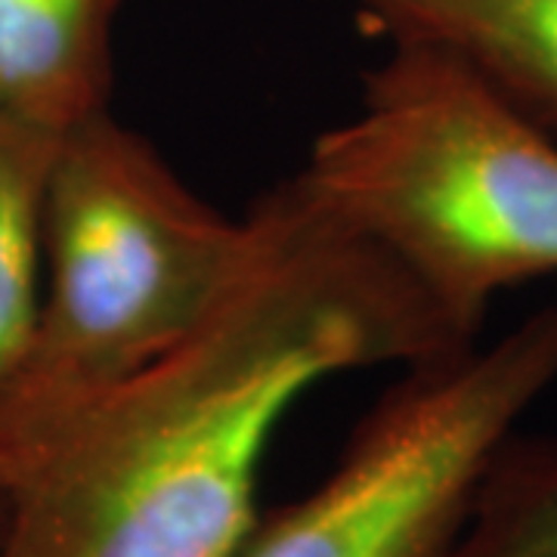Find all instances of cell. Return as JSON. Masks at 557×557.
I'll use <instances>...</instances> for the list:
<instances>
[{"mask_svg": "<svg viewBox=\"0 0 557 557\" xmlns=\"http://www.w3.org/2000/svg\"><path fill=\"white\" fill-rule=\"evenodd\" d=\"M258 245L199 329L16 437L0 557H236L270 440L307 391L468 350L412 278L298 174L255 205Z\"/></svg>", "mask_w": 557, "mask_h": 557, "instance_id": "6da1fadb", "label": "cell"}, {"mask_svg": "<svg viewBox=\"0 0 557 557\" xmlns=\"http://www.w3.org/2000/svg\"><path fill=\"white\" fill-rule=\"evenodd\" d=\"M60 134L0 121V391L35 338L44 288V199Z\"/></svg>", "mask_w": 557, "mask_h": 557, "instance_id": "52a82bcc", "label": "cell"}, {"mask_svg": "<svg viewBox=\"0 0 557 557\" xmlns=\"http://www.w3.org/2000/svg\"><path fill=\"white\" fill-rule=\"evenodd\" d=\"M258 245L112 112L60 139L44 199V288L25 362L0 391V437L100 397L218 310Z\"/></svg>", "mask_w": 557, "mask_h": 557, "instance_id": "3957f363", "label": "cell"}, {"mask_svg": "<svg viewBox=\"0 0 557 557\" xmlns=\"http://www.w3.org/2000/svg\"><path fill=\"white\" fill-rule=\"evenodd\" d=\"M10 483H13V453H10V446L0 440V536H3L7 508H10Z\"/></svg>", "mask_w": 557, "mask_h": 557, "instance_id": "9c48e42d", "label": "cell"}, {"mask_svg": "<svg viewBox=\"0 0 557 557\" xmlns=\"http://www.w3.org/2000/svg\"><path fill=\"white\" fill-rule=\"evenodd\" d=\"M449 557H557V440H505Z\"/></svg>", "mask_w": 557, "mask_h": 557, "instance_id": "ba28073f", "label": "cell"}, {"mask_svg": "<svg viewBox=\"0 0 557 557\" xmlns=\"http://www.w3.org/2000/svg\"><path fill=\"white\" fill-rule=\"evenodd\" d=\"M121 0H0V121L65 137L112 112Z\"/></svg>", "mask_w": 557, "mask_h": 557, "instance_id": "5b68a950", "label": "cell"}, {"mask_svg": "<svg viewBox=\"0 0 557 557\" xmlns=\"http://www.w3.org/2000/svg\"><path fill=\"white\" fill-rule=\"evenodd\" d=\"M387 44L437 50L557 137V0H354Z\"/></svg>", "mask_w": 557, "mask_h": 557, "instance_id": "8992f818", "label": "cell"}, {"mask_svg": "<svg viewBox=\"0 0 557 557\" xmlns=\"http://www.w3.org/2000/svg\"><path fill=\"white\" fill-rule=\"evenodd\" d=\"M332 474L236 557H449L486 468L557 384V304L486 347L399 369Z\"/></svg>", "mask_w": 557, "mask_h": 557, "instance_id": "277c9868", "label": "cell"}, {"mask_svg": "<svg viewBox=\"0 0 557 557\" xmlns=\"http://www.w3.org/2000/svg\"><path fill=\"white\" fill-rule=\"evenodd\" d=\"M362 81L298 180L478 344L502 292L557 276V137L437 50L391 44Z\"/></svg>", "mask_w": 557, "mask_h": 557, "instance_id": "7a4b0ae2", "label": "cell"}]
</instances>
